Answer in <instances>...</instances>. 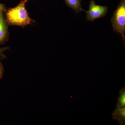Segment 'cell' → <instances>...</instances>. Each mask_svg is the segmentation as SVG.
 Here are the masks:
<instances>
[{
	"label": "cell",
	"mask_w": 125,
	"mask_h": 125,
	"mask_svg": "<svg viewBox=\"0 0 125 125\" xmlns=\"http://www.w3.org/2000/svg\"><path fill=\"white\" fill-rule=\"evenodd\" d=\"M4 73V67L2 63L0 61V81L2 78Z\"/></svg>",
	"instance_id": "9c48e42d"
},
{
	"label": "cell",
	"mask_w": 125,
	"mask_h": 125,
	"mask_svg": "<svg viewBox=\"0 0 125 125\" xmlns=\"http://www.w3.org/2000/svg\"><path fill=\"white\" fill-rule=\"evenodd\" d=\"M66 5L78 13L84 10L82 8L81 2L82 0H64Z\"/></svg>",
	"instance_id": "8992f818"
},
{
	"label": "cell",
	"mask_w": 125,
	"mask_h": 125,
	"mask_svg": "<svg viewBox=\"0 0 125 125\" xmlns=\"http://www.w3.org/2000/svg\"><path fill=\"white\" fill-rule=\"evenodd\" d=\"M108 7L96 4L94 0L90 2L89 10L85 11L88 21L93 22L95 20L105 17L107 14Z\"/></svg>",
	"instance_id": "3957f363"
},
{
	"label": "cell",
	"mask_w": 125,
	"mask_h": 125,
	"mask_svg": "<svg viewBox=\"0 0 125 125\" xmlns=\"http://www.w3.org/2000/svg\"><path fill=\"white\" fill-rule=\"evenodd\" d=\"M116 106L120 108L125 107V88H122L120 92V95L117 99Z\"/></svg>",
	"instance_id": "52a82bcc"
},
{
	"label": "cell",
	"mask_w": 125,
	"mask_h": 125,
	"mask_svg": "<svg viewBox=\"0 0 125 125\" xmlns=\"http://www.w3.org/2000/svg\"><path fill=\"white\" fill-rule=\"evenodd\" d=\"M112 115L113 118L117 121L120 125H125V108H121L116 107Z\"/></svg>",
	"instance_id": "5b68a950"
},
{
	"label": "cell",
	"mask_w": 125,
	"mask_h": 125,
	"mask_svg": "<svg viewBox=\"0 0 125 125\" xmlns=\"http://www.w3.org/2000/svg\"><path fill=\"white\" fill-rule=\"evenodd\" d=\"M113 30L120 33L123 42L125 41V0H121L111 19Z\"/></svg>",
	"instance_id": "7a4b0ae2"
},
{
	"label": "cell",
	"mask_w": 125,
	"mask_h": 125,
	"mask_svg": "<svg viewBox=\"0 0 125 125\" xmlns=\"http://www.w3.org/2000/svg\"><path fill=\"white\" fill-rule=\"evenodd\" d=\"M7 10V8L4 5L0 3V13L4 12Z\"/></svg>",
	"instance_id": "30bf717a"
},
{
	"label": "cell",
	"mask_w": 125,
	"mask_h": 125,
	"mask_svg": "<svg viewBox=\"0 0 125 125\" xmlns=\"http://www.w3.org/2000/svg\"><path fill=\"white\" fill-rule=\"evenodd\" d=\"M3 13H0V44H3L6 42L9 36L7 22Z\"/></svg>",
	"instance_id": "277c9868"
},
{
	"label": "cell",
	"mask_w": 125,
	"mask_h": 125,
	"mask_svg": "<svg viewBox=\"0 0 125 125\" xmlns=\"http://www.w3.org/2000/svg\"><path fill=\"white\" fill-rule=\"evenodd\" d=\"M8 49V47H0V58H3L5 57L4 52Z\"/></svg>",
	"instance_id": "ba28073f"
},
{
	"label": "cell",
	"mask_w": 125,
	"mask_h": 125,
	"mask_svg": "<svg viewBox=\"0 0 125 125\" xmlns=\"http://www.w3.org/2000/svg\"><path fill=\"white\" fill-rule=\"evenodd\" d=\"M28 0H22L16 7L9 9L6 13V22L9 24L18 26L30 24L32 20L29 16L25 7Z\"/></svg>",
	"instance_id": "6da1fadb"
}]
</instances>
